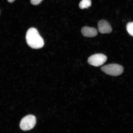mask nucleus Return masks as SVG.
<instances>
[{
  "instance_id": "39448f33",
  "label": "nucleus",
  "mask_w": 133,
  "mask_h": 133,
  "mask_svg": "<svg viewBox=\"0 0 133 133\" xmlns=\"http://www.w3.org/2000/svg\"><path fill=\"white\" fill-rule=\"evenodd\" d=\"M99 31L102 34H107L112 32V29L108 22L102 19L99 21L98 24Z\"/></svg>"
},
{
  "instance_id": "6e6552de",
  "label": "nucleus",
  "mask_w": 133,
  "mask_h": 133,
  "mask_svg": "<svg viewBox=\"0 0 133 133\" xmlns=\"http://www.w3.org/2000/svg\"><path fill=\"white\" fill-rule=\"evenodd\" d=\"M126 29L129 34L133 37V22L128 23L126 25Z\"/></svg>"
},
{
  "instance_id": "1a4fd4ad",
  "label": "nucleus",
  "mask_w": 133,
  "mask_h": 133,
  "mask_svg": "<svg viewBox=\"0 0 133 133\" xmlns=\"http://www.w3.org/2000/svg\"><path fill=\"white\" fill-rule=\"evenodd\" d=\"M43 0H31V4L34 5H37L41 4V2Z\"/></svg>"
},
{
  "instance_id": "423d86ee",
  "label": "nucleus",
  "mask_w": 133,
  "mask_h": 133,
  "mask_svg": "<svg viewBox=\"0 0 133 133\" xmlns=\"http://www.w3.org/2000/svg\"><path fill=\"white\" fill-rule=\"evenodd\" d=\"M81 32L83 36L86 37H92L97 35L98 31L95 28L85 26L83 27Z\"/></svg>"
},
{
  "instance_id": "20e7f679",
  "label": "nucleus",
  "mask_w": 133,
  "mask_h": 133,
  "mask_svg": "<svg viewBox=\"0 0 133 133\" xmlns=\"http://www.w3.org/2000/svg\"><path fill=\"white\" fill-rule=\"evenodd\" d=\"M107 56L102 54H96L90 56L88 62L91 65L99 66L102 65L107 61Z\"/></svg>"
},
{
  "instance_id": "f03ea898",
  "label": "nucleus",
  "mask_w": 133,
  "mask_h": 133,
  "mask_svg": "<svg viewBox=\"0 0 133 133\" xmlns=\"http://www.w3.org/2000/svg\"><path fill=\"white\" fill-rule=\"evenodd\" d=\"M101 70L109 75L117 76L120 75L123 72V66L117 64H110L102 66Z\"/></svg>"
},
{
  "instance_id": "7ed1b4c3",
  "label": "nucleus",
  "mask_w": 133,
  "mask_h": 133,
  "mask_svg": "<svg viewBox=\"0 0 133 133\" xmlns=\"http://www.w3.org/2000/svg\"><path fill=\"white\" fill-rule=\"evenodd\" d=\"M36 123L35 116L29 115L25 116L21 119L20 123V127L23 131L29 130L34 127Z\"/></svg>"
},
{
  "instance_id": "9d476101",
  "label": "nucleus",
  "mask_w": 133,
  "mask_h": 133,
  "mask_svg": "<svg viewBox=\"0 0 133 133\" xmlns=\"http://www.w3.org/2000/svg\"><path fill=\"white\" fill-rule=\"evenodd\" d=\"M8 2L10 3H12L14 2L15 0H7Z\"/></svg>"
},
{
  "instance_id": "0eeeda50",
  "label": "nucleus",
  "mask_w": 133,
  "mask_h": 133,
  "mask_svg": "<svg viewBox=\"0 0 133 133\" xmlns=\"http://www.w3.org/2000/svg\"><path fill=\"white\" fill-rule=\"evenodd\" d=\"M91 4V0H82L80 2L79 6L81 9H84L90 7Z\"/></svg>"
},
{
  "instance_id": "f257e3e1",
  "label": "nucleus",
  "mask_w": 133,
  "mask_h": 133,
  "mask_svg": "<svg viewBox=\"0 0 133 133\" xmlns=\"http://www.w3.org/2000/svg\"><path fill=\"white\" fill-rule=\"evenodd\" d=\"M26 39L28 45L32 49H40L44 45V41L35 28H31L28 30Z\"/></svg>"
}]
</instances>
